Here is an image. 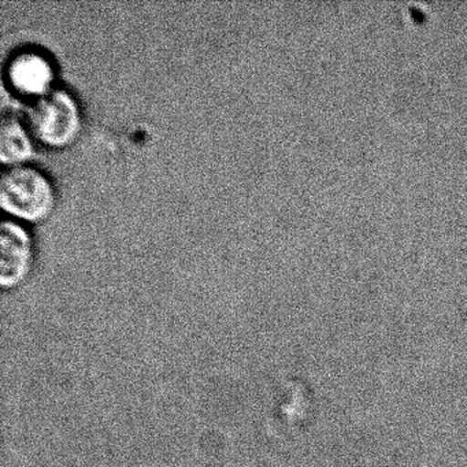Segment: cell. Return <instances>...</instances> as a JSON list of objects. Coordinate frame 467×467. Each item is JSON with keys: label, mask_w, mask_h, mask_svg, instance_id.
I'll return each instance as SVG.
<instances>
[{"label": "cell", "mask_w": 467, "mask_h": 467, "mask_svg": "<svg viewBox=\"0 0 467 467\" xmlns=\"http://www.w3.org/2000/svg\"><path fill=\"white\" fill-rule=\"evenodd\" d=\"M34 136L24 119L4 114L0 121V160L5 165L26 163L34 152Z\"/></svg>", "instance_id": "obj_5"}, {"label": "cell", "mask_w": 467, "mask_h": 467, "mask_svg": "<svg viewBox=\"0 0 467 467\" xmlns=\"http://www.w3.org/2000/svg\"><path fill=\"white\" fill-rule=\"evenodd\" d=\"M26 122L36 140L59 149L72 143L80 132V106L69 89L53 87L32 99Z\"/></svg>", "instance_id": "obj_2"}, {"label": "cell", "mask_w": 467, "mask_h": 467, "mask_svg": "<svg viewBox=\"0 0 467 467\" xmlns=\"http://www.w3.org/2000/svg\"><path fill=\"white\" fill-rule=\"evenodd\" d=\"M5 73L13 91L35 99L53 88L56 69L42 51L26 48L10 57Z\"/></svg>", "instance_id": "obj_4"}, {"label": "cell", "mask_w": 467, "mask_h": 467, "mask_svg": "<svg viewBox=\"0 0 467 467\" xmlns=\"http://www.w3.org/2000/svg\"><path fill=\"white\" fill-rule=\"evenodd\" d=\"M53 182L36 166H7L0 177V206L18 220H45L56 206Z\"/></svg>", "instance_id": "obj_1"}, {"label": "cell", "mask_w": 467, "mask_h": 467, "mask_svg": "<svg viewBox=\"0 0 467 467\" xmlns=\"http://www.w3.org/2000/svg\"><path fill=\"white\" fill-rule=\"evenodd\" d=\"M34 242L20 223L4 220L0 223V284L13 288L26 280L34 264Z\"/></svg>", "instance_id": "obj_3"}]
</instances>
